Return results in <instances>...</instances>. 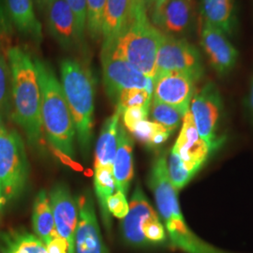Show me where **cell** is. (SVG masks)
Segmentation results:
<instances>
[{
	"mask_svg": "<svg viewBox=\"0 0 253 253\" xmlns=\"http://www.w3.org/2000/svg\"><path fill=\"white\" fill-rule=\"evenodd\" d=\"M11 76V111L32 147L42 145V94L35 61L18 46L6 52Z\"/></svg>",
	"mask_w": 253,
	"mask_h": 253,
	"instance_id": "cell-1",
	"label": "cell"
},
{
	"mask_svg": "<svg viewBox=\"0 0 253 253\" xmlns=\"http://www.w3.org/2000/svg\"><path fill=\"white\" fill-rule=\"evenodd\" d=\"M148 184L173 247L186 253H229L205 242L187 225L181 213L177 190L172 187L168 176L165 155L159 156L154 162Z\"/></svg>",
	"mask_w": 253,
	"mask_h": 253,
	"instance_id": "cell-2",
	"label": "cell"
},
{
	"mask_svg": "<svg viewBox=\"0 0 253 253\" xmlns=\"http://www.w3.org/2000/svg\"><path fill=\"white\" fill-rule=\"evenodd\" d=\"M34 61L42 94V120L46 135L56 151L73 158L76 132L61 84L49 64L38 58Z\"/></svg>",
	"mask_w": 253,
	"mask_h": 253,
	"instance_id": "cell-3",
	"label": "cell"
},
{
	"mask_svg": "<svg viewBox=\"0 0 253 253\" xmlns=\"http://www.w3.org/2000/svg\"><path fill=\"white\" fill-rule=\"evenodd\" d=\"M60 78L64 96L71 111L77 142L85 159L90 151L94 114V79L90 70L79 60L63 59Z\"/></svg>",
	"mask_w": 253,
	"mask_h": 253,
	"instance_id": "cell-4",
	"label": "cell"
},
{
	"mask_svg": "<svg viewBox=\"0 0 253 253\" xmlns=\"http://www.w3.org/2000/svg\"><path fill=\"white\" fill-rule=\"evenodd\" d=\"M163 33L148 14L126 20L115 45L109 51L132 65L145 76H156V58Z\"/></svg>",
	"mask_w": 253,
	"mask_h": 253,
	"instance_id": "cell-5",
	"label": "cell"
},
{
	"mask_svg": "<svg viewBox=\"0 0 253 253\" xmlns=\"http://www.w3.org/2000/svg\"><path fill=\"white\" fill-rule=\"evenodd\" d=\"M29 165L24 142L14 130L0 126V208L17 199L25 190Z\"/></svg>",
	"mask_w": 253,
	"mask_h": 253,
	"instance_id": "cell-6",
	"label": "cell"
},
{
	"mask_svg": "<svg viewBox=\"0 0 253 253\" xmlns=\"http://www.w3.org/2000/svg\"><path fill=\"white\" fill-rule=\"evenodd\" d=\"M167 73H184L199 81L204 74L199 50L186 39L163 34L156 58V76Z\"/></svg>",
	"mask_w": 253,
	"mask_h": 253,
	"instance_id": "cell-7",
	"label": "cell"
},
{
	"mask_svg": "<svg viewBox=\"0 0 253 253\" xmlns=\"http://www.w3.org/2000/svg\"><path fill=\"white\" fill-rule=\"evenodd\" d=\"M190 111L201 138L212 152L223 144L224 139L218 134L222 100L217 86L209 82L196 91L190 102Z\"/></svg>",
	"mask_w": 253,
	"mask_h": 253,
	"instance_id": "cell-8",
	"label": "cell"
},
{
	"mask_svg": "<svg viewBox=\"0 0 253 253\" xmlns=\"http://www.w3.org/2000/svg\"><path fill=\"white\" fill-rule=\"evenodd\" d=\"M101 65L105 90L116 104L120 93L126 89L143 88L153 94V79L146 77L112 52L101 51Z\"/></svg>",
	"mask_w": 253,
	"mask_h": 253,
	"instance_id": "cell-9",
	"label": "cell"
},
{
	"mask_svg": "<svg viewBox=\"0 0 253 253\" xmlns=\"http://www.w3.org/2000/svg\"><path fill=\"white\" fill-rule=\"evenodd\" d=\"M49 200L57 234L66 240L68 253H75V235L79 219L78 202L64 184L54 186L50 191Z\"/></svg>",
	"mask_w": 253,
	"mask_h": 253,
	"instance_id": "cell-10",
	"label": "cell"
},
{
	"mask_svg": "<svg viewBox=\"0 0 253 253\" xmlns=\"http://www.w3.org/2000/svg\"><path fill=\"white\" fill-rule=\"evenodd\" d=\"M183 165L194 175L212 153L210 146L201 138L190 110L182 119L180 133L172 147Z\"/></svg>",
	"mask_w": 253,
	"mask_h": 253,
	"instance_id": "cell-11",
	"label": "cell"
},
{
	"mask_svg": "<svg viewBox=\"0 0 253 253\" xmlns=\"http://www.w3.org/2000/svg\"><path fill=\"white\" fill-rule=\"evenodd\" d=\"M196 81L180 73H167L154 78L152 100L169 104L184 115L190 110V102L195 93Z\"/></svg>",
	"mask_w": 253,
	"mask_h": 253,
	"instance_id": "cell-12",
	"label": "cell"
},
{
	"mask_svg": "<svg viewBox=\"0 0 253 253\" xmlns=\"http://www.w3.org/2000/svg\"><path fill=\"white\" fill-rule=\"evenodd\" d=\"M79 219L75 235V253H108L100 234L90 191L77 198Z\"/></svg>",
	"mask_w": 253,
	"mask_h": 253,
	"instance_id": "cell-13",
	"label": "cell"
},
{
	"mask_svg": "<svg viewBox=\"0 0 253 253\" xmlns=\"http://www.w3.org/2000/svg\"><path fill=\"white\" fill-rule=\"evenodd\" d=\"M201 44L211 67L219 75H226L235 68L238 52L229 36L205 21L201 30Z\"/></svg>",
	"mask_w": 253,
	"mask_h": 253,
	"instance_id": "cell-14",
	"label": "cell"
},
{
	"mask_svg": "<svg viewBox=\"0 0 253 253\" xmlns=\"http://www.w3.org/2000/svg\"><path fill=\"white\" fill-rule=\"evenodd\" d=\"M192 14V0H165L148 16L163 34L177 37L190 29Z\"/></svg>",
	"mask_w": 253,
	"mask_h": 253,
	"instance_id": "cell-15",
	"label": "cell"
},
{
	"mask_svg": "<svg viewBox=\"0 0 253 253\" xmlns=\"http://www.w3.org/2000/svg\"><path fill=\"white\" fill-rule=\"evenodd\" d=\"M46 11L48 30L59 45L66 50H73L84 44L73 11L65 0H53Z\"/></svg>",
	"mask_w": 253,
	"mask_h": 253,
	"instance_id": "cell-16",
	"label": "cell"
},
{
	"mask_svg": "<svg viewBox=\"0 0 253 253\" xmlns=\"http://www.w3.org/2000/svg\"><path fill=\"white\" fill-rule=\"evenodd\" d=\"M157 216V212L146 199L141 186L137 184L128 204V212L121 224L122 235L126 243L136 247L147 246L143 235V227L149 218Z\"/></svg>",
	"mask_w": 253,
	"mask_h": 253,
	"instance_id": "cell-17",
	"label": "cell"
},
{
	"mask_svg": "<svg viewBox=\"0 0 253 253\" xmlns=\"http://www.w3.org/2000/svg\"><path fill=\"white\" fill-rule=\"evenodd\" d=\"M116 189L126 195L133 178V143L123 124L118 127V149L113 163Z\"/></svg>",
	"mask_w": 253,
	"mask_h": 253,
	"instance_id": "cell-18",
	"label": "cell"
},
{
	"mask_svg": "<svg viewBox=\"0 0 253 253\" xmlns=\"http://www.w3.org/2000/svg\"><path fill=\"white\" fill-rule=\"evenodd\" d=\"M9 18L14 28L36 43L42 41V28L37 18L33 0H6Z\"/></svg>",
	"mask_w": 253,
	"mask_h": 253,
	"instance_id": "cell-19",
	"label": "cell"
},
{
	"mask_svg": "<svg viewBox=\"0 0 253 253\" xmlns=\"http://www.w3.org/2000/svg\"><path fill=\"white\" fill-rule=\"evenodd\" d=\"M203 21L232 36L236 29L235 0H200Z\"/></svg>",
	"mask_w": 253,
	"mask_h": 253,
	"instance_id": "cell-20",
	"label": "cell"
},
{
	"mask_svg": "<svg viewBox=\"0 0 253 253\" xmlns=\"http://www.w3.org/2000/svg\"><path fill=\"white\" fill-rule=\"evenodd\" d=\"M121 114L116 109L115 113L107 118L101 127L95 151V168H113L118 143V127Z\"/></svg>",
	"mask_w": 253,
	"mask_h": 253,
	"instance_id": "cell-21",
	"label": "cell"
},
{
	"mask_svg": "<svg viewBox=\"0 0 253 253\" xmlns=\"http://www.w3.org/2000/svg\"><path fill=\"white\" fill-rule=\"evenodd\" d=\"M128 0H107L102 22L101 50H111L126 23Z\"/></svg>",
	"mask_w": 253,
	"mask_h": 253,
	"instance_id": "cell-22",
	"label": "cell"
},
{
	"mask_svg": "<svg viewBox=\"0 0 253 253\" xmlns=\"http://www.w3.org/2000/svg\"><path fill=\"white\" fill-rule=\"evenodd\" d=\"M0 253H49L46 246L36 235L25 229L0 232Z\"/></svg>",
	"mask_w": 253,
	"mask_h": 253,
	"instance_id": "cell-23",
	"label": "cell"
},
{
	"mask_svg": "<svg viewBox=\"0 0 253 253\" xmlns=\"http://www.w3.org/2000/svg\"><path fill=\"white\" fill-rule=\"evenodd\" d=\"M32 225L37 236L47 246L58 235L50 200L45 190H41L37 194L33 206Z\"/></svg>",
	"mask_w": 253,
	"mask_h": 253,
	"instance_id": "cell-24",
	"label": "cell"
},
{
	"mask_svg": "<svg viewBox=\"0 0 253 253\" xmlns=\"http://www.w3.org/2000/svg\"><path fill=\"white\" fill-rule=\"evenodd\" d=\"M94 186L97 194V198L100 204V211L102 215V220L108 229L111 226V215L107 208V201L109 197L116 190V182L114 178L113 168L100 167L95 168Z\"/></svg>",
	"mask_w": 253,
	"mask_h": 253,
	"instance_id": "cell-25",
	"label": "cell"
},
{
	"mask_svg": "<svg viewBox=\"0 0 253 253\" xmlns=\"http://www.w3.org/2000/svg\"><path fill=\"white\" fill-rule=\"evenodd\" d=\"M129 132L142 144L148 146L162 145L172 134L170 130L161 124L147 119L137 123Z\"/></svg>",
	"mask_w": 253,
	"mask_h": 253,
	"instance_id": "cell-26",
	"label": "cell"
},
{
	"mask_svg": "<svg viewBox=\"0 0 253 253\" xmlns=\"http://www.w3.org/2000/svg\"><path fill=\"white\" fill-rule=\"evenodd\" d=\"M11 111V76L6 53L4 54L0 44V126Z\"/></svg>",
	"mask_w": 253,
	"mask_h": 253,
	"instance_id": "cell-27",
	"label": "cell"
},
{
	"mask_svg": "<svg viewBox=\"0 0 253 253\" xmlns=\"http://www.w3.org/2000/svg\"><path fill=\"white\" fill-rule=\"evenodd\" d=\"M149 114L154 122L161 124L172 133L179 126L184 117L178 109L155 100L151 101Z\"/></svg>",
	"mask_w": 253,
	"mask_h": 253,
	"instance_id": "cell-28",
	"label": "cell"
},
{
	"mask_svg": "<svg viewBox=\"0 0 253 253\" xmlns=\"http://www.w3.org/2000/svg\"><path fill=\"white\" fill-rule=\"evenodd\" d=\"M106 2L107 0H86V29L93 40L101 37Z\"/></svg>",
	"mask_w": 253,
	"mask_h": 253,
	"instance_id": "cell-29",
	"label": "cell"
},
{
	"mask_svg": "<svg viewBox=\"0 0 253 253\" xmlns=\"http://www.w3.org/2000/svg\"><path fill=\"white\" fill-rule=\"evenodd\" d=\"M153 94L143 88H131L123 90L117 102V109L120 114L126 108L138 106H150Z\"/></svg>",
	"mask_w": 253,
	"mask_h": 253,
	"instance_id": "cell-30",
	"label": "cell"
},
{
	"mask_svg": "<svg viewBox=\"0 0 253 253\" xmlns=\"http://www.w3.org/2000/svg\"><path fill=\"white\" fill-rule=\"evenodd\" d=\"M167 171L172 187L176 190L183 189L194 176L193 173L187 170L181 162L179 156L172 149L167 163Z\"/></svg>",
	"mask_w": 253,
	"mask_h": 253,
	"instance_id": "cell-31",
	"label": "cell"
},
{
	"mask_svg": "<svg viewBox=\"0 0 253 253\" xmlns=\"http://www.w3.org/2000/svg\"><path fill=\"white\" fill-rule=\"evenodd\" d=\"M73 11L77 31L82 42H84L86 29V0H65Z\"/></svg>",
	"mask_w": 253,
	"mask_h": 253,
	"instance_id": "cell-32",
	"label": "cell"
},
{
	"mask_svg": "<svg viewBox=\"0 0 253 253\" xmlns=\"http://www.w3.org/2000/svg\"><path fill=\"white\" fill-rule=\"evenodd\" d=\"M149 109L150 106H138L125 109L121 113L123 126H126L129 131L137 123L147 119Z\"/></svg>",
	"mask_w": 253,
	"mask_h": 253,
	"instance_id": "cell-33",
	"label": "cell"
},
{
	"mask_svg": "<svg viewBox=\"0 0 253 253\" xmlns=\"http://www.w3.org/2000/svg\"><path fill=\"white\" fill-rule=\"evenodd\" d=\"M107 208L110 215L123 219L128 212V203L126 195L121 191L113 193L107 201Z\"/></svg>",
	"mask_w": 253,
	"mask_h": 253,
	"instance_id": "cell-34",
	"label": "cell"
},
{
	"mask_svg": "<svg viewBox=\"0 0 253 253\" xmlns=\"http://www.w3.org/2000/svg\"><path fill=\"white\" fill-rule=\"evenodd\" d=\"M14 27L9 18L6 0H0V44L9 42Z\"/></svg>",
	"mask_w": 253,
	"mask_h": 253,
	"instance_id": "cell-35",
	"label": "cell"
},
{
	"mask_svg": "<svg viewBox=\"0 0 253 253\" xmlns=\"http://www.w3.org/2000/svg\"><path fill=\"white\" fill-rule=\"evenodd\" d=\"M49 253H68V244L61 236H56L49 245H47Z\"/></svg>",
	"mask_w": 253,
	"mask_h": 253,
	"instance_id": "cell-36",
	"label": "cell"
},
{
	"mask_svg": "<svg viewBox=\"0 0 253 253\" xmlns=\"http://www.w3.org/2000/svg\"><path fill=\"white\" fill-rule=\"evenodd\" d=\"M164 1L165 0H145L147 12L150 13L152 10H154L156 8H158Z\"/></svg>",
	"mask_w": 253,
	"mask_h": 253,
	"instance_id": "cell-37",
	"label": "cell"
},
{
	"mask_svg": "<svg viewBox=\"0 0 253 253\" xmlns=\"http://www.w3.org/2000/svg\"><path fill=\"white\" fill-rule=\"evenodd\" d=\"M53 0H36L37 6L40 11H45Z\"/></svg>",
	"mask_w": 253,
	"mask_h": 253,
	"instance_id": "cell-38",
	"label": "cell"
},
{
	"mask_svg": "<svg viewBox=\"0 0 253 253\" xmlns=\"http://www.w3.org/2000/svg\"><path fill=\"white\" fill-rule=\"evenodd\" d=\"M251 102H252V106L253 109V87H252V95H251Z\"/></svg>",
	"mask_w": 253,
	"mask_h": 253,
	"instance_id": "cell-39",
	"label": "cell"
},
{
	"mask_svg": "<svg viewBox=\"0 0 253 253\" xmlns=\"http://www.w3.org/2000/svg\"><path fill=\"white\" fill-rule=\"evenodd\" d=\"M2 211H3V210H2V209H1V208H0V217H1V214H2Z\"/></svg>",
	"mask_w": 253,
	"mask_h": 253,
	"instance_id": "cell-40",
	"label": "cell"
}]
</instances>
